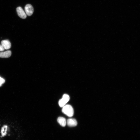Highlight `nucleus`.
Here are the masks:
<instances>
[{"label":"nucleus","mask_w":140,"mask_h":140,"mask_svg":"<svg viewBox=\"0 0 140 140\" xmlns=\"http://www.w3.org/2000/svg\"><path fill=\"white\" fill-rule=\"evenodd\" d=\"M1 44L5 49L8 50L10 48L11 45L10 41L8 40H3L1 42Z\"/></svg>","instance_id":"obj_5"},{"label":"nucleus","mask_w":140,"mask_h":140,"mask_svg":"<svg viewBox=\"0 0 140 140\" xmlns=\"http://www.w3.org/2000/svg\"><path fill=\"white\" fill-rule=\"evenodd\" d=\"M4 48L2 46V45L1 44H0V51H3L4 50Z\"/></svg>","instance_id":"obj_11"},{"label":"nucleus","mask_w":140,"mask_h":140,"mask_svg":"<svg viewBox=\"0 0 140 140\" xmlns=\"http://www.w3.org/2000/svg\"><path fill=\"white\" fill-rule=\"evenodd\" d=\"M11 54V52L10 50L0 52V57L2 58H9L10 57Z\"/></svg>","instance_id":"obj_7"},{"label":"nucleus","mask_w":140,"mask_h":140,"mask_svg":"<svg viewBox=\"0 0 140 140\" xmlns=\"http://www.w3.org/2000/svg\"><path fill=\"white\" fill-rule=\"evenodd\" d=\"M5 82V79L0 76V83L2 84L4 83Z\"/></svg>","instance_id":"obj_10"},{"label":"nucleus","mask_w":140,"mask_h":140,"mask_svg":"<svg viewBox=\"0 0 140 140\" xmlns=\"http://www.w3.org/2000/svg\"><path fill=\"white\" fill-rule=\"evenodd\" d=\"M57 121L59 124L62 127H65L66 124V121L65 118L62 117H59L57 119Z\"/></svg>","instance_id":"obj_8"},{"label":"nucleus","mask_w":140,"mask_h":140,"mask_svg":"<svg viewBox=\"0 0 140 140\" xmlns=\"http://www.w3.org/2000/svg\"><path fill=\"white\" fill-rule=\"evenodd\" d=\"M70 97L69 95L66 94H64L63 95L62 98L59 101V104L61 107H63L65 105L69 100Z\"/></svg>","instance_id":"obj_2"},{"label":"nucleus","mask_w":140,"mask_h":140,"mask_svg":"<svg viewBox=\"0 0 140 140\" xmlns=\"http://www.w3.org/2000/svg\"><path fill=\"white\" fill-rule=\"evenodd\" d=\"M67 125L70 127H73L76 126L77 124V122L76 120L73 118L68 119L67 121Z\"/></svg>","instance_id":"obj_6"},{"label":"nucleus","mask_w":140,"mask_h":140,"mask_svg":"<svg viewBox=\"0 0 140 140\" xmlns=\"http://www.w3.org/2000/svg\"><path fill=\"white\" fill-rule=\"evenodd\" d=\"M8 127L6 125H4L1 128V136L4 137L7 134Z\"/></svg>","instance_id":"obj_9"},{"label":"nucleus","mask_w":140,"mask_h":140,"mask_svg":"<svg viewBox=\"0 0 140 140\" xmlns=\"http://www.w3.org/2000/svg\"><path fill=\"white\" fill-rule=\"evenodd\" d=\"M2 85V84L0 83V87Z\"/></svg>","instance_id":"obj_12"},{"label":"nucleus","mask_w":140,"mask_h":140,"mask_svg":"<svg viewBox=\"0 0 140 140\" xmlns=\"http://www.w3.org/2000/svg\"><path fill=\"white\" fill-rule=\"evenodd\" d=\"M26 14L28 16H31L33 13L34 9L32 6L29 4H26L25 7Z\"/></svg>","instance_id":"obj_3"},{"label":"nucleus","mask_w":140,"mask_h":140,"mask_svg":"<svg viewBox=\"0 0 140 140\" xmlns=\"http://www.w3.org/2000/svg\"><path fill=\"white\" fill-rule=\"evenodd\" d=\"M62 111L64 114L69 117H72L74 114L73 108L69 104H67L63 107Z\"/></svg>","instance_id":"obj_1"},{"label":"nucleus","mask_w":140,"mask_h":140,"mask_svg":"<svg viewBox=\"0 0 140 140\" xmlns=\"http://www.w3.org/2000/svg\"><path fill=\"white\" fill-rule=\"evenodd\" d=\"M16 11L18 16L22 19H25L26 17V14L23 9L20 6L17 7Z\"/></svg>","instance_id":"obj_4"}]
</instances>
